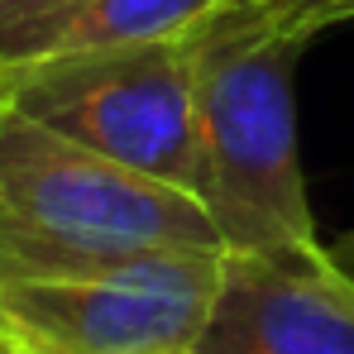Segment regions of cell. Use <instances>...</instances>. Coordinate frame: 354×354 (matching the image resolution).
I'll return each mask as SVG.
<instances>
[{"label": "cell", "mask_w": 354, "mask_h": 354, "mask_svg": "<svg viewBox=\"0 0 354 354\" xmlns=\"http://www.w3.org/2000/svg\"><path fill=\"white\" fill-rule=\"evenodd\" d=\"M311 39L206 15L192 34L196 129L206 158L201 206L225 249H297L321 244L297 153V62Z\"/></svg>", "instance_id": "1"}, {"label": "cell", "mask_w": 354, "mask_h": 354, "mask_svg": "<svg viewBox=\"0 0 354 354\" xmlns=\"http://www.w3.org/2000/svg\"><path fill=\"white\" fill-rule=\"evenodd\" d=\"M0 101L129 173L168 182L196 201L206 192L187 34L15 67L0 77Z\"/></svg>", "instance_id": "2"}, {"label": "cell", "mask_w": 354, "mask_h": 354, "mask_svg": "<svg viewBox=\"0 0 354 354\" xmlns=\"http://www.w3.org/2000/svg\"><path fill=\"white\" fill-rule=\"evenodd\" d=\"M211 254L182 273L0 283V330L34 354H182L196 350L221 283Z\"/></svg>", "instance_id": "3"}, {"label": "cell", "mask_w": 354, "mask_h": 354, "mask_svg": "<svg viewBox=\"0 0 354 354\" xmlns=\"http://www.w3.org/2000/svg\"><path fill=\"white\" fill-rule=\"evenodd\" d=\"M196 354H354V278L321 249H225Z\"/></svg>", "instance_id": "4"}, {"label": "cell", "mask_w": 354, "mask_h": 354, "mask_svg": "<svg viewBox=\"0 0 354 354\" xmlns=\"http://www.w3.org/2000/svg\"><path fill=\"white\" fill-rule=\"evenodd\" d=\"M221 0H72L53 15L34 19L0 48V77L15 67L67 53H96V48H129L153 39H182L206 15H216Z\"/></svg>", "instance_id": "5"}, {"label": "cell", "mask_w": 354, "mask_h": 354, "mask_svg": "<svg viewBox=\"0 0 354 354\" xmlns=\"http://www.w3.org/2000/svg\"><path fill=\"white\" fill-rule=\"evenodd\" d=\"M221 10L297 39H316L321 29L354 19V0H221Z\"/></svg>", "instance_id": "6"}, {"label": "cell", "mask_w": 354, "mask_h": 354, "mask_svg": "<svg viewBox=\"0 0 354 354\" xmlns=\"http://www.w3.org/2000/svg\"><path fill=\"white\" fill-rule=\"evenodd\" d=\"M62 5H72V0H0V48H5L19 29H29L34 19L53 15Z\"/></svg>", "instance_id": "7"}, {"label": "cell", "mask_w": 354, "mask_h": 354, "mask_svg": "<svg viewBox=\"0 0 354 354\" xmlns=\"http://www.w3.org/2000/svg\"><path fill=\"white\" fill-rule=\"evenodd\" d=\"M0 354H34V350H29V345H19L15 335H5V330H0Z\"/></svg>", "instance_id": "8"}, {"label": "cell", "mask_w": 354, "mask_h": 354, "mask_svg": "<svg viewBox=\"0 0 354 354\" xmlns=\"http://www.w3.org/2000/svg\"><path fill=\"white\" fill-rule=\"evenodd\" d=\"M182 354H196V350H182Z\"/></svg>", "instance_id": "9"}]
</instances>
